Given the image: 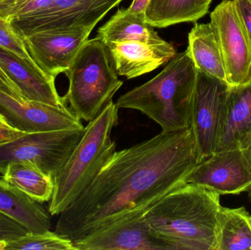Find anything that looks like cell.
I'll use <instances>...</instances> for the list:
<instances>
[{"mask_svg": "<svg viewBox=\"0 0 251 250\" xmlns=\"http://www.w3.org/2000/svg\"><path fill=\"white\" fill-rule=\"evenodd\" d=\"M199 163L191 127L162 132L116 151L83 193L60 214L54 232L74 242L116 222L145 215L185 183Z\"/></svg>", "mask_w": 251, "mask_h": 250, "instance_id": "obj_1", "label": "cell"}, {"mask_svg": "<svg viewBox=\"0 0 251 250\" xmlns=\"http://www.w3.org/2000/svg\"><path fill=\"white\" fill-rule=\"evenodd\" d=\"M220 196L184 183L152 207L145 219L170 250H215Z\"/></svg>", "mask_w": 251, "mask_h": 250, "instance_id": "obj_2", "label": "cell"}, {"mask_svg": "<svg viewBox=\"0 0 251 250\" xmlns=\"http://www.w3.org/2000/svg\"><path fill=\"white\" fill-rule=\"evenodd\" d=\"M197 73L187 50L177 53L160 73L122 95L116 104L119 109L141 112L156 122L162 132L188 129Z\"/></svg>", "mask_w": 251, "mask_h": 250, "instance_id": "obj_3", "label": "cell"}, {"mask_svg": "<svg viewBox=\"0 0 251 250\" xmlns=\"http://www.w3.org/2000/svg\"><path fill=\"white\" fill-rule=\"evenodd\" d=\"M119 110L112 100L85 127L82 139L54 179L49 204L51 215H60L72 205L116 152L111 134L119 121Z\"/></svg>", "mask_w": 251, "mask_h": 250, "instance_id": "obj_4", "label": "cell"}, {"mask_svg": "<svg viewBox=\"0 0 251 250\" xmlns=\"http://www.w3.org/2000/svg\"><path fill=\"white\" fill-rule=\"evenodd\" d=\"M69 90L63 96L81 119L92 121L122 88L106 45L96 37L88 39L65 73Z\"/></svg>", "mask_w": 251, "mask_h": 250, "instance_id": "obj_5", "label": "cell"}, {"mask_svg": "<svg viewBox=\"0 0 251 250\" xmlns=\"http://www.w3.org/2000/svg\"><path fill=\"white\" fill-rule=\"evenodd\" d=\"M81 129L25 133L0 144V173L14 161L32 163L54 180L85 133Z\"/></svg>", "mask_w": 251, "mask_h": 250, "instance_id": "obj_6", "label": "cell"}, {"mask_svg": "<svg viewBox=\"0 0 251 250\" xmlns=\"http://www.w3.org/2000/svg\"><path fill=\"white\" fill-rule=\"evenodd\" d=\"M229 85L198 70L192 106L191 129L200 162L216 151Z\"/></svg>", "mask_w": 251, "mask_h": 250, "instance_id": "obj_7", "label": "cell"}, {"mask_svg": "<svg viewBox=\"0 0 251 250\" xmlns=\"http://www.w3.org/2000/svg\"><path fill=\"white\" fill-rule=\"evenodd\" d=\"M123 0H54L43 10L12 20L22 36L52 29L85 26L94 28Z\"/></svg>", "mask_w": 251, "mask_h": 250, "instance_id": "obj_8", "label": "cell"}, {"mask_svg": "<svg viewBox=\"0 0 251 250\" xmlns=\"http://www.w3.org/2000/svg\"><path fill=\"white\" fill-rule=\"evenodd\" d=\"M210 24L219 45L229 86L251 81V44L233 0H223L211 13Z\"/></svg>", "mask_w": 251, "mask_h": 250, "instance_id": "obj_9", "label": "cell"}, {"mask_svg": "<svg viewBox=\"0 0 251 250\" xmlns=\"http://www.w3.org/2000/svg\"><path fill=\"white\" fill-rule=\"evenodd\" d=\"M185 183L199 185L220 195L249 192L251 189L249 154L240 147L217 151L189 173Z\"/></svg>", "mask_w": 251, "mask_h": 250, "instance_id": "obj_10", "label": "cell"}, {"mask_svg": "<svg viewBox=\"0 0 251 250\" xmlns=\"http://www.w3.org/2000/svg\"><path fill=\"white\" fill-rule=\"evenodd\" d=\"M93 29L90 26H72L35 32L22 38L40 68L56 79L69 70Z\"/></svg>", "mask_w": 251, "mask_h": 250, "instance_id": "obj_11", "label": "cell"}, {"mask_svg": "<svg viewBox=\"0 0 251 250\" xmlns=\"http://www.w3.org/2000/svg\"><path fill=\"white\" fill-rule=\"evenodd\" d=\"M0 116L9 127L23 133L84 129L81 119L66 107L16 99L0 91Z\"/></svg>", "mask_w": 251, "mask_h": 250, "instance_id": "obj_12", "label": "cell"}, {"mask_svg": "<svg viewBox=\"0 0 251 250\" xmlns=\"http://www.w3.org/2000/svg\"><path fill=\"white\" fill-rule=\"evenodd\" d=\"M76 250H170L145 215L116 222L73 242Z\"/></svg>", "mask_w": 251, "mask_h": 250, "instance_id": "obj_13", "label": "cell"}, {"mask_svg": "<svg viewBox=\"0 0 251 250\" xmlns=\"http://www.w3.org/2000/svg\"><path fill=\"white\" fill-rule=\"evenodd\" d=\"M118 75L134 79L168 63L177 54L170 43L152 44L142 41H116L105 44Z\"/></svg>", "mask_w": 251, "mask_h": 250, "instance_id": "obj_14", "label": "cell"}, {"mask_svg": "<svg viewBox=\"0 0 251 250\" xmlns=\"http://www.w3.org/2000/svg\"><path fill=\"white\" fill-rule=\"evenodd\" d=\"M0 66L19 87L24 99L38 101L56 107H66V102L56 89L55 79L35 71L19 57L0 48Z\"/></svg>", "mask_w": 251, "mask_h": 250, "instance_id": "obj_15", "label": "cell"}, {"mask_svg": "<svg viewBox=\"0 0 251 250\" xmlns=\"http://www.w3.org/2000/svg\"><path fill=\"white\" fill-rule=\"evenodd\" d=\"M251 134V81L229 86L216 151L239 148Z\"/></svg>", "mask_w": 251, "mask_h": 250, "instance_id": "obj_16", "label": "cell"}, {"mask_svg": "<svg viewBox=\"0 0 251 250\" xmlns=\"http://www.w3.org/2000/svg\"><path fill=\"white\" fill-rule=\"evenodd\" d=\"M0 212L23 226L29 233L51 229V217L41 203L34 201L0 178Z\"/></svg>", "mask_w": 251, "mask_h": 250, "instance_id": "obj_17", "label": "cell"}, {"mask_svg": "<svg viewBox=\"0 0 251 250\" xmlns=\"http://www.w3.org/2000/svg\"><path fill=\"white\" fill-rule=\"evenodd\" d=\"M97 38L103 44L116 41H135L152 44H162L154 27L146 23L144 13H134L128 8L118 11L99 28Z\"/></svg>", "mask_w": 251, "mask_h": 250, "instance_id": "obj_18", "label": "cell"}, {"mask_svg": "<svg viewBox=\"0 0 251 250\" xmlns=\"http://www.w3.org/2000/svg\"><path fill=\"white\" fill-rule=\"evenodd\" d=\"M187 50L198 70L227 82L222 54L210 23L195 24L188 34Z\"/></svg>", "mask_w": 251, "mask_h": 250, "instance_id": "obj_19", "label": "cell"}, {"mask_svg": "<svg viewBox=\"0 0 251 250\" xmlns=\"http://www.w3.org/2000/svg\"><path fill=\"white\" fill-rule=\"evenodd\" d=\"M212 0H150L145 21L153 27L165 28L196 22L209 12Z\"/></svg>", "mask_w": 251, "mask_h": 250, "instance_id": "obj_20", "label": "cell"}, {"mask_svg": "<svg viewBox=\"0 0 251 250\" xmlns=\"http://www.w3.org/2000/svg\"><path fill=\"white\" fill-rule=\"evenodd\" d=\"M215 250H251V215L244 207H220Z\"/></svg>", "mask_w": 251, "mask_h": 250, "instance_id": "obj_21", "label": "cell"}, {"mask_svg": "<svg viewBox=\"0 0 251 250\" xmlns=\"http://www.w3.org/2000/svg\"><path fill=\"white\" fill-rule=\"evenodd\" d=\"M1 178L37 202H49L52 197L54 180L32 163H10Z\"/></svg>", "mask_w": 251, "mask_h": 250, "instance_id": "obj_22", "label": "cell"}, {"mask_svg": "<svg viewBox=\"0 0 251 250\" xmlns=\"http://www.w3.org/2000/svg\"><path fill=\"white\" fill-rule=\"evenodd\" d=\"M6 250H76L73 242L50 230L42 233H27L7 242Z\"/></svg>", "mask_w": 251, "mask_h": 250, "instance_id": "obj_23", "label": "cell"}, {"mask_svg": "<svg viewBox=\"0 0 251 250\" xmlns=\"http://www.w3.org/2000/svg\"><path fill=\"white\" fill-rule=\"evenodd\" d=\"M0 48L19 57L32 70L45 73L31 57L23 38L16 32L11 22L1 17H0Z\"/></svg>", "mask_w": 251, "mask_h": 250, "instance_id": "obj_24", "label": "cell"}, {"mask_svg": "<svg viewBox=\"0 0 251 250\" xmlns=\"http://www.w3.org/2000/svg\"><path fill=\"white\" fill-rule=\"evenodd\" d=\"M29 233L20 223L0 212V241L15 240Z\"/></svg>", "mask_w": 251, "mask_h": 250, "instance_id": "obj_25", "label": "cell"}, {"mask_svg": "<svg viewBox=\"0 0 251 250\" xmlns=\"http://www.w3.org/2000/svg\"><path fill=\"white\" fill-rule=\"evenodd\" d=\"M251 44V0H233Z\"/></svg>", "mask_w": 251, "mask_h": 250, "instance_id": "obj_26", "label": "cell"}, {"mask_svg": "<svg viewBox=\"0 0 251 250\" xmlns=\"http://www.w3.org/2000/svg\"><path fill=\"white\" fill-rule=\"evenodd\" d=\"M0 91L16 98L23 101L24 98L19 87L9 77L8 75L0 66Z\"/></svg>", "mask_w": 251, "mask_h": 250, "instance_id": "obj_27", "label": "cell"}, {"mask_svg": "<svg viewBox=\"0 0 251 250\" xmlns=\"http://www.w3.org/2000/svg\"><path fill=\"white\" fill-rule=\"evenodd\" d=\"M54 0H30L27 4H25L18 13L17 16L14 18L20 17V16H26L39 11L48 7L53 2Z\"/></svg>", "mask_w": 251, "mask_h": 250, "instance_id": "obj_28", "label": "cell"}, {"mask_svg": "<svg viewBox=\"0 0 251 250\" xmlns=\"http://www.w3.org/2000/svg\"><path fill=\"white\" fill-rule=\"evenodd\" d=\"M23 132L12 129L7 126H0V144L8 142L23 135Z\"/></svg>", "mask_w": 251, "mask_h": 250, "instance_id": "obj_29", "label": "cell"}, {"mask_svg": "<svg viewBox=\"0 0 251 250\" xmlns=\"http://www.w3.org/2000/svg\"><path fill=\"white\" fill-rule=\"evenodd\" d=\"M149 1L150 0H133L128 9L134 13H144L145 14V10L147 7Z\"/></svg>", "mask_w": 251, "mask_h": 250, "instance_id": "obj_30", "label": "cell"}, {"mask_svg": "<svg viewBox=\"0 0 251 250\" xmlns=\"http://www.w3.org/2000/svg\"><path fill=\"white\" fill-rule=\"evenodd\" d=\"M240 148L245 150L250 149V148H251V134L245 139L244 142L240 145Z\"/></svg>", "mask_w": 251, "mask_h": 250, "instance_id": "obj_31", "label": "cell"}, {"mask_svg": "<svg viewBox=\"0 0 251 250\" xmlns=\"http://www.w3.org/2000/svg\"><path fill=\"white\" fill-rule=\"evenodd\" d=\"M7 242L6 241H0V250H5Z\"/></svg>", "mask_w": 251, "mask_h": 250, "instance_id": "obj_32", "label": "cell"}, {"mask_svg": "<svg viewBox=\"0 0 251 250\" xmlns=\"http://www.w3.org/2000/svg\"><path fill=\"white\" fill-rule=\"evenodd\" d=\"M0 126H7V125L4 123V120L1 118V116H0Z\"/></svg>", "mask_w": 251, "mask_h": 250, "instance_id": "obj_33", "label": "cell"}, {"mask_svg": "<svg viewBox=\"0 0 251 250\" xmlns=\"http://www.w3.org/2000/svg\"><path fill=\"white\" fill-rule=\"evenodd\" d=\"M247 151L248 154H249V158H250L251 161V148L250 149L246 150Z\"/></svg>", "mask_w": 251, "mask_h": 250, "instance_id": "obj_34", "label": "cell"}, {"mask_svg": "<svg viewBox=\"0 0 251 250\" xmlns=\"http://www.w3.org/2000/svg\"><path fill=\"white\" fill-rule=\"evenodd\" d=\"M249 200H250V201H251V189L249 192Z\"/></svg>", "mask_w": 251, "mask_h": 250, "instance_id": "obj_35", "label": "cell"}]
</instances>
